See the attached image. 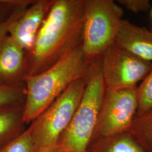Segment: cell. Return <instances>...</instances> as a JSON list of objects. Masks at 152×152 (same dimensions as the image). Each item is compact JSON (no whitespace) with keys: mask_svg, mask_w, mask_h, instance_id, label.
Wrapping results in <instances>:
<instances>
[{"mask_svg":"<svg viewBox=\"0 0 152 152\" xmlns=\"http://www.w3.org/2000/svg\"><path fill=\"white\" fill-rule=\"evenodd\" d=\"M114 42L131 54L152 63V32L146 28L122 19Z\"/></svg>","mask_w":152,"mask_h":152,"instance_id":"30bf717a","label":"cell"},{"mask_svg":"<svg viewBox=\"0 0 152 152\" xmlns=\"http://www.w3.org/2000/svg\"><path fill=\"white\" fill-rule=\"evenodd\" d=\"M137 110L136 116L152 109V69L137 87Z\"/></svg>","mask_w":152,"mask_h":152,"instance_id":"9a60e30c","label":"cell"},{"mask_svg":"<svg viewBox=\"0 0 152 152\" xmlns=\"http://www.w3.org/2000/svg\"><path fill=\"white\" fill-rule=\"evenodd\" d=\"M55 0H34L12 26L9 34L27 53L32 49L38 32Z\"/></svg>","mask_w":152,"mask_h":152,"instance_id":"ba28073f","label":"cell"},{"mask_svg":"<svg viewBox=\"0 0 152 152\" xmlns=\"http://www.w3.org/2000/svg\"><path fill=\"white\" fill-rule=\"evenodd\" d=\"M129 132L145 152H152V109L136 116Z\"/></svg>","mask_w":152,"mask_h":152,"instance_id":"4fadbf2b","label":"cell"},{"mask_svg":"<svg viewBox=\"0 0 152 152\" xmlns=\"http://www.w3.org/2000/svg\"><path fill=\"white\" fill-rule=\"evenodd\" d=\"M85 1L55 0L27 54L26 76L46 70L81 45Z\"/></svg>","mask_w":152,"mask_h":152,"instance_id":"6da1fadb","label":"cell"},{"mask_svg":"<svg viewBox=\"0 0 152 152\" xmlns=\"http://www.w3.org/2000/svg\"><path fill=\"white\" fill-rule=\"evenodd\" d=\"M91 63L87 61L80 45L46 70L25 77L26 124L29 125L73 82L86 77Z\"/></svg>","mask_w":152,"mask_h":152,"instance_id":"7a4b0ae2","label":"cell"},{"mask_svg":"<svg viewBox=\"0 0 152 152\" xmlns=\"http://www.w3.org/2000/svg\"><path fill=\"white\" fill-rule=\"evenodd\" d=\"M118 4L134 13L147 12L151 8L149 0H118Z\"/></svg>","mask_w":152,"mask_h":152,"instance_id":"ac0fdd59","label":"cell"},{"mask_svg":"<svg viewBox=\"0 0 152 152\" xmlns=\"http://www.w3.org/2000/svg\"><path fill=\"white\" fill-rule=\"evenodd\" d=\"M24 104L0 110V149L27 129L29 125L24 120Z\"/></svg>","mask_w":152,"mask_h":152,"instance_id":"8fae6325","label":"cell"},{"mask_svg":"<svg viewBox=\"0 0 152 152\" xmlns=\"http://www.w3.org/2000/svg\"><path fill=\"white\" fill-rule=\"evenodd\" d=\"M0 152H36L29 127L20 136L0 149Z\"/></svg>","mask_w":152,"mask_h":152,"instance_id":"2e32d148","label":"cell"},{"mask_svg":"<svg viewBox=\"0 0 152 152\" xmlns=\"http://www.w3.org/2000/svg\"><path fill=\"white\" fill-rule=\"evenodd\" d=\"M123 9L113 0H86L81 47L91 63L102 58L115 41Z\"/></svg>","mask_w":152,"mask_h":152,"instance_id":"5b68a950","label":"cell"},{"mask_svg":"<svg viewBox=\"0 0 152 152\" xmlns=\"http://www.w3.org/2000/svg\"><path fill=\"white\" fill-rule=\"evenodd\" d=\"M34 0H28L24 4L19 6L13 11L11 15L4 22L0 23V42L7 36L13 24L22 16L28 7L31 5Z\"/></svg>","mask_w":152,"mask_h":152,"instance_id":"e0dca14e","label":"cell"},{"mask_svg":"<svg viewBox=\"0 0 152 152\" xmlns=\"http://www.w3.org/2000/svg\"><path fill=\"white\" fill-rule=\"evenodd\" d=\"M87 76L73 82L29 125L36 152H53L81 102Z\"/></svg>","mask_w":152,"mask_h":152,"instance_id":"277c9868","label":"cell"},{"mask_svg":"<svg viewBox=\"0 0 152 152\" xmlns=\"http://www.w3.org/2000/svg\"><path fill=\"white\" fill-rule=\"evenodd\" d=\"M27 70V53L8 34L0 42V85L24 86Z\"/></svg>","mask_w":152,"mask_h":152,"instance_id":"9c48e42d","label":"cell"},{"mask_svg":"<svg viewBox=\"0 0 152 152\" xmlns=\"http://www.w3.org/2000/svg\"><path fill=\"white\" fill-rule=\"evenodd\" d=\"M152 69V63L131 54L115 42L102 56V76L108 90L137 87Z\"/></svg>","mask_w":152,"mask_h":152,"instance_id":"52a82bcc","label":"cell"},{"mask_svg":"<svg viewBox=\"0 0 152 152\" xmlns=\"http://www.w3.org/2000/svg\"><path fill=\"white\" fill-rule=\"evenodd\" d=\"M87 152H145L128 131L91 141Z\"/></svg>","mask_w":152,"mask_h":152,"instance_id":"7c38bea8","label":"cell"},{"mask_svg":"<svg viewBox=\"0 0 152 152\" xmlns=\"http://www.w3.org/2000/svg\"><path fill=\"white\" fill-rule=\"evenodd\" d=\"M151 16H152V11H151Z\"/></svg>","mask_w":152,"mask_h":152,"instance_id":"ffe728a7","label":"cell"},{"mask_svg":"<svg viewBox=\"0 0 152 152\" xmlns=\"http://www.w3.org/2000/svg\"><path fill=\"white\" fill-rule=\"evenodd\" d=\"M25 85L21 86H8L0 85V110L25 103Z\"/></svg>","mask_w":152,"mask_h":152,"instance_id":"5bb4252c","label":"cell"},{"mask_svg":"<svg viewBox=\"0 0 152 152\" xmlns=\"http://www.w3.org/2000/svg\"><path fill=\"white\" fill-rule=\"evenodd\" d=\"M105 92L102 58L91 64L81 102L53 152H87Z\"/></svg>","mask_w":152,"mask_h":152,"instance_id":"3957f363","label":"cell"},{"mask_svg":"<svg viewBox=\"0 0 152 152\" xmlns=\"http://www.w3.org/2000/svg\"><path fill=\"white\" fill-rule=\"evenodd\" d=\"M137 87L105 88L92 140L130 130L137 110Z\"/></svg>","mask_w":152,"mask_h":152,"instance_id":"8992f818","label":"cell"},{"mask_svg":"<svg viewBox=\"0 0 152 152\" xmlns=\"http://www.w3.org/2000/svg\"><path fill=\"white\" fill-rule=\"evenodd\" d=\"M28 0H0V23L10 16L18 7L26 3Z\"/></svg>","mask_w":152,"mask_h":152,"instance_id":"d6986e66","label":"cell"}]
</instances>
